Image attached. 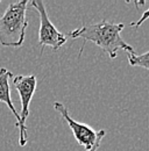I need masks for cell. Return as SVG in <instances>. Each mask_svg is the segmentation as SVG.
I'll return each mask as SVG.
<instances>
[{"instance_id":"6da1fadb","label":"cell","mask_w":149,"mask_h":151,"mask_svg":"<svg viewBox=\"0 0 149 151\" xmlns=\"http://www.w3.org/2000/svg\"><path fill=\"white\" fill-rule=\"evenodd\" d=\"M124 28V23H113L106 20H101L97 23L83 24L80 28L70 33V37L84 40L79 50V56L83 52L85 42L90 41L98 45L104 52H106L110 58L114 59L120 49L125 50L128 55L135 54L134 48L121 37V32Z\"/></svg>"},{"instance_id":"7a4b0ae2","label":"cell","mask_w":149,"mask_h":151,"mask_svg":"<svg viewBox=\"0 0 149 151\" xmlns=\"http://www.w3.org/2000/svg\"><path fill=\"white\" fill-rule=\"evenodd\" d=\"M28 0L11 2L0 18V44L20 48L26 36L28 20L26 18Z\"/></svg>"},{"instance_id":"3957f363","label":"cell","mask_w":149,"mask_h":151,"mask_svg":"<svg viewBox=\"0 0 149 151\" xmlns=\"http://www.w3.org/2000/svg\"><path fill=\"white\" fill-rule=\"evenodd\" d=\"M54 108L56 112L62 115V117L64 119V121L68 123V126L70 127L71 132L74 134V138L77 141V143L82 147H84L85 151H97L100 147L101 139L105 137L106 132L104 129L101 130H94L90 126L85 124V123H80L78 121L74 120L70 114L68 112V108L62 104L55 101L54 102Z\"/></svg>"},{"instance_id":"277c9868","label":"cell","mask_w":149,"mask_h":151,"mask_svg":"<svg viewBox=\"0 0 149 151\" xmlns=\"http://www.w3.org/2000/svg\"><path fill=\"white\" fill-rule=\"evenodd\" d=\"M13 84L17 88L21 100V112L20 115V123L18 128L20 130V136H19V144L20 147H25L28 141V134H27V126L26 121L29 114V105L30 101L34 96L35 90L37 86V79L35 75L22 76L19 75L13 78Z\"/></svg>"},{"instance_id":"5b68a950","label":"cell","mask_w":149,"mask_h":151,"mask_svg":"<svg viewBox=\"0 0 149 151\" xmlns=\"http://www.w3.org/2000/svg\"><path fill=\"white\" fill-rule=\"evenodd\" d=\"M30 5L38 12L40 15V30H38V44L42 48V52L44 47H50L54 51H57L67 41L68 36L58 32V29L50 21L46 5L42 0H33Z\"/></svg>"},{"instance_id":"8992f818","label":"cell","mask_w":149,"mask_h":151,"mask_svg":"<svg viewBox=\"0 0 149 151\" xmlns=\"http://www.w3.org/2000/svg\"><path fill=\"white\" fill-rule=\"evenodd\" d=\"M12 77V72L8 71L5 68L0 69V102H4L8 106L11 112L17 119V127L20 123V115L19 112H17L12 99H11V87H9V78Z\"/></svg>"},{"instance_id":"52a82bcc","label":"cell","mask_w":149,"mask_h":151,"mask_svg":"<svg viewBox=\"0 0 149 151\" xmlns=\"http://www.w3.org/2000/svg\"><path fill=\"white\" fill-rule=\"evenodd\" d=\"M128 63L132 66H140L143 69H147L149 71V51L142 54V55H136V54H129L127 55Z\"/></svg>"},{"instance_id":"ba28073f","label":"cell","mask_w":149,"mask_h":151,"mask_svg":"<svg viewBox=\"0 0 149 151\" xmlns=\"http://www.w3.org/2000/svg\"><path fill=\"white\" fill-rule=\"evenodd\" d=\"M148 19H149V8L145 12V13H143V14H142V15H141V18L137 20L136 22H132V23H130V26H132V27H135V28H139V27H140V26H141L146 20H148Z\"/></svg>"}]
</instances>
